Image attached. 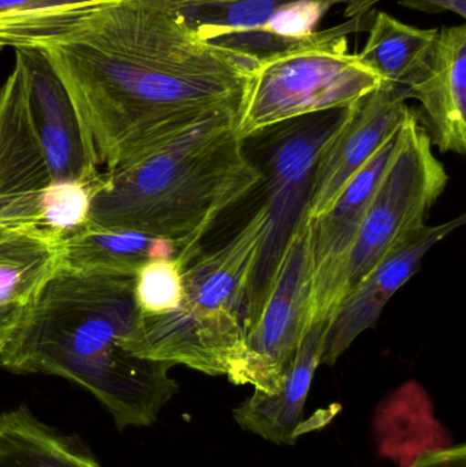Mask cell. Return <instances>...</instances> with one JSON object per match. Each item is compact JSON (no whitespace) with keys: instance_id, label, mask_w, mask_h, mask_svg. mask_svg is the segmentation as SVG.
<instances>
[{"instance_id":"ba28073f","label":"cell","mask_w":466,"mask_h":467,"mask_svg":"<svg viewBox=\"0 0 466 467\" xmlns=\"http://www.w3.org/2000/svg\"><path fill=\"white\" fill-rule=\"evenodd\" d=\"M312 291L311 223L303 222L290 239L267 301L246 334L237 386L274 395L295 365L309 327Z\"/></svg>"},{"instance_id":"8fae6325","label":"cell","mask_w":466,"mask_h":467,"mask_svg":"<svg viewBox=\"0 0 466 467\" xmlns=\"http://www.w3.org/2000/svg\"><path fill=\"white\" fill-rule=\"evenodd\" d=\"M465 216L429 226L421 224L399 239L342 299L326 327L322 365H334L352 343L379 320L394 294L420 269L427 253L462 226Z\"/></svg>"},{"instance_id":"2e32d148","label":"cell","mask_w":466,"mask_h":467,"mask_svg":"<svg viewBox=\"0 0 466 467\" xmlns=\"http://www.w3.org/2000/svg\"><path fill=\"white\" fill-rule=\"evenodd\" d=\"M182 253L185 247L171 239L84 224L60 238L59 268L77 274L136 276L148 261L175 258Z\"/></svg>"},{"instance_id":"4fadbf2b","label":"cell","mask_w":466,"mask_h":467,"mask_svg":"<svg viewBox=\"0 0 466 467\" xmlns=\"http://www.w3.org/2000/svg\"><path fill=\"white\" fill-rule=\"evenodd\" d=\"M408 96L420 101L431 128L432 144L440 152L465 155L466 26L440 27L434 48Z\"/></svg>"},{"instance_id":"44dd1931","label":"cell","mask_w":466,"mask_h":467,"mask_svg":"<svg viewBox=\"0 0 466 467\" xmlns=\"http://www.w3.org/2000/svg\"><path fill=\"white\" fill-rule=\"evenodd\" d=\"M193 253L148 261L134 276V296L142 316H163L180 306L183 271Z\"/></svg>"},{"instance_id":"9a60e30c","label":"cell","mask_w":466,"mask_h":467,"mask_svg":"<svg viewBox=\"0 0 466 467\" xmlns=\"http://www.w3.org/2000/svg\"><path fill=\"white\" fill-rule=\"evenodd\" d=\"M326 324H312L304 337L295 365L276 394L254 391L234 410V420L243 430L271 443L293 446L303 431L304 410L309 389L322 365Z\"/></svg>"},{"instance_id":"e0dca14e","label":"cell","mask_w":466,"mask_h":467,"mask_svg":"<svg viewBox=\"0 0 466 467\" xmlns=\"http://www.w3.org/2000/svg\"><path fill=\"white\" fill-rule=\"evenodd\" d=\"M60 266V236L41 224L0 227V310L24 313Z\"/></svg>"},{"instance_id":"52a82bcc","label":"cell","mask_w":466,"mask_h":467,"mask_svg":"<svg viewBox=\"0 0 466 467\" xmlns=\"http://www.w3.org/2000/svg\"><path fill=\"white\" fill-rule=\"evenodd\" d=\"M448 181L445 166L435 158L429 130L418 112L409 109L350 255L344 298L399 239L424 224Z\"/></svg>"},{"instance_id":"7c38bea8","label":"cell","mask_w":466,"mask_h":467,"mask_svg":"<svg viewBox=\"0 0 466 467\" xmlns=\"http://www.w3.org/2000/svg\"><path fill=\"white\" fill-rule=\"evenodd\" d=\"M29 81V104L52 185L98 180L100 167L88 147L67 90L46 55L38 49L16 51Z\"/></svg>"},{"instance_id":"d6986e66","label":"cell","mask_w":466,"mask_h":467,"mask_svg":"<svg viewBox=\"0 0 466 467\" xmlns=\"http://www.w3.org/2000/svg\"><path fill=\"white\" fill-rule=\"evenodd\" d=\"M0 467H103L78 441L41 422L27 406L0 414Z\"/></svg>"},{"instance_id":"30bf717a","label":"cell","mask_w":466,"mask_h":467,"mask_svg":"<svg viewBox=\"0 0 466 467\" xmlns=\"http://www.w3.org/2000/svg\"><path fill=\"white\" fill-rule=\"evenodd\" d=\"M407 89L380 84L345 109L338 128L320 153L306 219L327 213L350 181L401 129L410 107Z\"/></svg>"},{"instance_id":"8992f818","label":"cell","mask_w":466,"mask_h":467,"mask_svg":"<svg viewBox=\"0 0 466 467\" xmlns=\"http://www.w3.org/2000/svg\"><path fill=\"white\" fill-rule=\"evenodd\" d=\"M345 109L308 115L267 129L271 134L263 161H252L262 174L259 189L264 194L268 230L249 283L245 335L254 328L273 290L290 239L306 219L320 153L338 128Z\"/></svg>"},{"instance_id":"ac0fdd59","label":"cell","mask_w":466,"mask_h":467,"mask_svg":"<svg viewBox=\"0 0 466 467\" xmlns=\"http://www.w3.org/2000/svg\"><path fill=\"white\" fill-rule=\"evenodd\" d=\"M119 0H0V49H41Z\"/></svg>"},{"instance_id":"9c48e42d","label":"cell","mask_w":466,"mask_h":467,"mask_svg":"<svg viewBox=\"0 0 466 467\" xmlns=\"http://www.w3.org/2000/svg\"><path fill=\"white\" fill-rule=\"evenodd\" d=\"M399 133L350 181L333 207L311 223L312 291L309 326H328L344 298L347 264L380 178L396 150Z\"/></svg>"},{"instance_id":"7a4b0ae2","label":"cell","mask_w":466,"mask_h":467,"mask_svg":"<svg viewBox=\"0 0 466 467\" xmlns=\"http://www.w3.org/2000/svg\"><path fill=\"white\" fill-rule=\"evenodd\" d=\"M140 321L134 276L59 268L25 309L0 351V367L78 384L107 409L119 431L150 427L178 384L170 376L172 365L129 350Z\"/></svg>"},{"instance_id":"5b68a950","label":"cell","mask_w":466,"mask_h":467,"mask_svg":"<svg viewBox=\"0 0 466 467\" xmlns=\"http://www.w3.org/2000/svg\"><path fill=\"white\" fill-rule=\"evenodd\" d=\"M368 14L325 32L305 46L267 57L254 66L238 109L237 130L251 139L282 123L345 109L382 82L347 52V36L369 26Z\"/></svg>"},{"instance_id":"484cf974","label":"cell","mask_w":466,"mask_h":467,"mask_svg":"<svg viewBox=\"0 0 466 467\" xmlns=\"http://www.w3.org/2000/svg\"><path fill=\"white\" fill-rule=\"evenodd\" d=\"M24 313L7 312V310H0V351L3 350L11 335L16 331L19 320H21Z\"/></svg>"},{"instance_id":"6da1fadb","label":"cell","mask_w":466,"mask_h":467,"mask_svg":"<svg viewBox=\"0 0 466 467\" xmlns=\"http://www.w3.org/2000/svg\"><path fill=\"white\" fill-rule=\"evenodd\" d=\"M67 90L98 167L125 166L226 109L256 63L219 48L177 11L119 0L38 49Z\"/></svg>"},{"instance_id":"d4e9b609","label":"cell","mask_w":466,"mask_h":467,"mask_svg":"<svg viewBox=\"0 0 466 467\" xmlns=\"http://www.w3.org/2000/svg\"><path fill=\"white\" fill-rule=\"evenodd\" d=\"M401 3L415 10L431 13L449 11L461 16L462 19L466 18V0H402Z\"/></svg>"},{"instance_id":"5bb4252c","label":"cell","mask_w":466,"mask_h":467,"mask_svg":"<svg viewBox=\"0 0 466 467\" xmlns=\"http://www.w3.org/2000/svg\"><path fill=\"white\" fill-rule=\"evenodd\" d=\"M51 186L30 112L26 67L16 52L13 71L0 88V197L43 199Z\"/></svg>"},{"instance_id":"3957f363","label":"cell","mask_w":466,"mask_h":467,"mask_svg":"<svg viewBox=\"0 0 466 467\" xmlns=\"http://www.w3.org/2000/svg\"><path fill=\"white\" fill-rule=\"evenodd\" d=\"M226 109L141 158L101 171L87 223L171 239L185 252L230 208L259 188L262 174Z\"/></svg>"},{"instance_id":"cb8c5ba5","label":"cell","mask_w":466,"mask_h":467,"mask_svg":"<svg viewBox=\"0 0 466 467\" xmlns=\"http://www.w3.org/2000/svg\"><path fill=\"white\" fill-rule=\"evenodd\" d=\"M408 467H466V446L430 450L416 458Z\"/></svg>"},{"instance_id":"7402d4cb","label":"cell","mask_w":466,"mask_h":467,"mask_svg":"<svg viewBox=\"0 0 466 467\" xmlns=\"http://www.w3.org/2000/svg\"><path fill=\"white\" fill-rule=\"evenodd\" d=\"M93 182L52 185L44 197L43 223L62 238L87 223Z\"/></svg>"},{"instance_id":"603a6c76","label":"cell","mask_w":466,"mask_h":467,"mask_svg":"<svg viewBox=\"0 0 466 467\" xmlns=\"http://www.w3.org/2000/svg\"><path fill=\"white\" fill-rule=\"evenodd\" d=\"M153 7L164 8V10L178 11L183 8L193 7V5H208V3L221 2H238V0H139ZM338 5H347V16L355 18V16H366L371 11L377 3L382 0H334Z\"/></svg>"},{"instance_id":"ffe728a7","label":"cell","mask_w":466,"mask_h":467,"mask_svg":"<svg viewBox=\"0 0 466 467\" xmlns=\"http://www.w3.org/2000/svg\"><path fill=\"white\" fill-rule=\"evenodd\" d=\"M440 29H420L378 11L369 22L366 46L358 59L382 84L407 89L426 65Z\"/></svg>"},{"instance_id":"277c9868","label":"cell","mask_w":466,"mask_h":467,"mask_svg":"<svg viewBox=\"0 0 466 467\" xmlns=\"http://www.w3.org/2000/svg\"><path fill=\"white\" fill-rule=\"evenodd\" d=\"M268 230L264 204L229 241L194 250L183 271L180 306L142 316L129 350L140 358L183 365L237 384L245 357V304Z\"/></svg>"}]
</instances>
